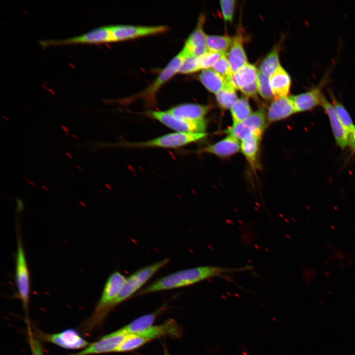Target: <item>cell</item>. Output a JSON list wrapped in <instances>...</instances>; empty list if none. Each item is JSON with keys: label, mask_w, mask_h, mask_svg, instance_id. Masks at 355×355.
Segmentation results:
<instances>
[{"label": "cell", "mask_w": 355, "mask_h": 355, "mask_svg": "<svg viewBox=\"0 0 355 355\" xmlns=\"http://www.w3.org/2000/svg\"><path fill=\"white\" fill-rule=\"evenodd\" d=\"M252 269V266L246 265L239 268L202 266L183 269L159 278L140 290L139 295L187 286L212 278H226L229 274L249 271Z\"/></svg>", "instance_id": "obj_1"}, {"label": "cell", "mask_w": 355, "mask_h": 355, "mask_svg": "<svg viewBox=\"0 0 355 355\" xmlns=\"http://www.w3.org/2000/svg\"><path fill=\"white\" fill-rule=\"evenodd\" d=\"M126 279V277L118 271L109 275L94 312L81 325V328L84 332H90L103 322L110 311V305L120 292Z\"/></svg>", "instance_id": "obj_2"}, {"label": "cell", "mask_w": 355, "mask_h": 355, "mask_svg": "<svg viewBox=\"0 0 355 355\" xmlns=\"http://www.w3.org/2000/svg\"><path fill=\"white\" fill-rule=\"evenodd\" d=\"M17 249L15 257V282L17 296L21 301L25 313L28 312L31 290L30 274L20 226L19 217H17Z\"/></svg>", "instance_id": "obj_3"}, {"label": "cell", "mask_w": 355, "mask_h": 355, "mask_svg": "<svg viewBox=\"0 0 355 355\" xmlns=\"http://www.w3.org/2000/svg\"><path fill=\"white\" fill-rule=\"evenodd\" d=\"M207 136L204 133L175 132L165 134L157 138L142 142H126L118 143L119 146L143 148L158 147L163 148H178L200 141Z\"/></svg>", "instance_id": "obj_4"}, {"label": "cell", "mask_w": 355, "mask_h": 355, "mask_svg": "<svg viewBox=\"0 0 355 355\" xmlns=\"http://www.w3.org/2000/svg\"><path fill=\"white\" fill-rule=\"evenodd\" d=\"M169 262V259L164 258L137 270L126 278L120 292L110 305L109 310L137 292L154 275Z\"/></svg>", "instance_id": "obj_5"}, {"label": "cell", "mask_w": 355, "mask_h": 355, "mask_svg": "<svg viewBox=\"0 0 355 355\" xmlns=\"http://www.w3.org/2000/svg\"><path fill=\"white\" fill-rule=\"evenodd\" d=\"M145 115L166 127L180 133H204L207 128L205 120L191 121L176 117L166 111L149 110Z\"/></svg>", "instance_id": "obj_6"}, {"label": "cell", "mask_w": 355, "mask_h": 355, "mask_svg": "<svg viewBox=\"0 0 355 355\" xmlns=\"http://www.w3.org/2000/svg\"><path fill=\"white\" fill-rule=\"evenodd\" d=\"M266 126V115L264 111L259 109L252 113L244 121L233 124L225 132L240 141L250 136L262 137Z\"/></svg>", "instance_id": "obj_7"}, {"label": "cell", "mask_w": 355, "mask_h": 355, "mask_svg": "<svg viewBox=\"0 0 355 355\" xmlns=\"http://www.w3.org/2000/svg\"><path fill=\"white\" fill-rule=\"evenodd\" d=\"M189 55L187 50L183 46L182 50L163 69L154 81L142 92L141 96L146 100L153 101L159 89L176 73H179L184 59Z\"/></svg>", "instance_id": "obj_8"}, {"label": "cell", "mask_w": 355, "mask_h": 355, "mask_svg": "<svg viewBox=\"0 0 355 355\" xmlns=\"http://www.w3.org/2000/svg\"><path fill=\"white\" fill-rule=\"evenodd\" d=\"M257 72L254 65L247 63L232 74L230 82L247 97H254L258 92Z\"/></svg>", "instance_id": "obj_9"}, {"label": "cell", "mask_w": 355, "mask_h": 355, "mask_svg": "<svg viewBox=\"0 0 355 355\" xmlns=\"http://www.w3.org/2000/svg\"><path fill=\"white\" fill-rule=\"evenodd\" d=\"M38 333V336L42 340L67 349L85 348L90 344L73 328H68L61 332L54 334L40 332Z\"/></svg>", "instance_id": "obj_10"}, {"label": "cell", "mask_w": 355, "mask_h": 355, "mask_svg": "<svg viewBox=\"0 0 355 355\" xmlns=\"http://www.w3.org/2000/svg\"><path fill=\"white\" fill-rule=\"evenodd\" d=\"M115 41L131 39L137 37L162 33L168 30L169 27L160 26L112 25Z\"/></svg>", "instance_id": "obj_11"}, {"label": "cell", "mask_w": 355, "mask_h": 355, "mask_svg": "<svg viewBox=\"0 0 355 355\" xmlns=\"http://www.w3.org/2000/svg\"><path fill=\"white\" fill-rule=\"evenodd\" d=\"M126 336L116 330L105 335L94 343H90L80 352L70 355H92L116 352Z\"/></svg>", "instance_id": "obj_12"}, {"label": "cell", "mask_w": 355, "mask_h": 355, "mask_svg": "<svg viewBox=\"0 0 355 355\" xmlns=\"http://www.w3.org/2000/svg\"><path fill=\"white\" fill-rule=\"evenodd\" d=\"M321 106L327 115L331 130L336 144L342 149L349 144L350 133L338 118L332 103L322 95Z\"/></svg>", "instance_id": "obj_13"}, {"label": "cell", "mask_w": 355, "mask_h": 355, "mask_svg": "<svg viewBox=\"0 0 355 355\" xmlns=\"http://www.w3.org/2000/svg\"><path fill=\"white\" fill-rule=\"evenodd\" d=\"M325 83L323 79L318 85L310 90L294 96H290L296 112H304L312 110L321 106L322 88Z\"/></svg>", "instance_id": "obj_14"}, {"label": "cell", "mask_w": 355, "mask_h": 355, "mask_svg": "<svg viewBox=\"0 0 355 355\" xmlns=\"http://www.w3.org/2000/svg\"><path fill=\"white\" fill-rule=\"evenodd\" d=\"M204 22V15H200L196 28L185 41L184 47L191 56H200L208 52L206 44L207 35L203 30Z\"/></svg>", "instance_id": "obj_15"}, {"label": "cell", "mask_w": 355, "mask_h": 355, "mask_svg": "<svg viewBox=\"0 0 355 355\" xmlns=\"http://www.w3.org/2000/svg\"><path fill=\"white\" fill-rule=\"evenodd\" d=\"M212 106L209 105H200L193 103L180 104L171 107L167 111L171 114L187 120L200 121L211 110Z\"/></svg>", "instance_id": "obj_16"}, {"label": "cell", "mask_w": 355, "mask_h": 355, "mask_svg": "<svg viewBox=\"0 0 355 355\" xmlns=\"http://www.w3.org/2000/svg\"><path fill=\"white\" fill-rule=\"evenodd\" d=\"M240 140L228 135L222 140L198 150V153H207L220 157L230 156L240 150Z\"/></svg>", "instance_id": "obj_17"}, {"label": "cell", "mask_w": 355, "mask_h": 355, "mask_svg": "<svg viewBox=\"0 0 355 355\" xmlns=\"http://www.w3.org/2000/svg\"><path fill=\"white\" fill-rule=\"evenodd\" d=\"M182 332L181 328L178 323L174 320L170 319L161 324L152 326L142 332L135 334L151 340L167 336L179 338Z\"/></svg>", "instance_id": "obj_18"}, {"label": "cell", "mask_w": 355, "mask_h": 355, "mask_svg": "<svg viewBox=\"0 0 355 355\" xmlns=\"http://www.w3.org/2000/svg\"><path fill=\"white\" fill-rule=\"evenodd\" d=\"M296 113L290 96L281 97L275 100L270 105L267 114V119L274 122L285 119Z\"/></svg>", "instance_id": "obj_19"}, {"label": "cell", "mask_w": 355, "mask_h": 355, "mask_svg": "<svg viewBox=\"0 0 355 355\" xmlns=\"http://www.w3.org/2000/svg\"><path fill=\"white\" fill-rule=\"evenodd\" d=\"M228 60L232 73L248 63L243 46V38L239 31L232 37V42L228 54Z\"/></svg>", "instance_id": "obj_20"}, {"label": "cell", "mask_w": 355, "mask_h": 355, "mask_svg": "<svg viewBox=\"0 0 355 355\" xmlns=\"http://www.w3.org/2000/svg\"><path fill=\"white\" fill-rule=\"evenodd\" d=\"M270 80L275 99L288 96L291 83V78L288 73L281 66L270 77Z\"/></svg>", "instance_id": "obj_21"}, {"label": "cell", "mask_w": 355, "mask_h": 355, "mask_svg": "<svg viewBox=\"0 0 355 355\" xmlns=\"http://www.w3.org/2000/svg\"><path fill=\"white\" fill-rule=\"evenodd\" d=\"M199 78L204 86L215 94L231 83L213 69L203 70Z\"/></svg>", "instance_id": "obj_22"}, {"label": "cell", "mask_w": 355, "mask_h": 355, "mask_svg": "<svg viewBox=\"0 0 355 355\" xmlns=\"http://www.w3.org/2000/svg\"><path fill=\"white\" fill-rule=\"evenodd\" d=\"M261 139L256 135H252L241 141V151L253 169L256 165Z\"/></svg>", "instance_id": "obj_23"}, {"label": "cell", "mask_w": 355, "mask_h": 355, "mask_svg": "<svg viewBox=\"0 0 355 355\" xmlns=\"http://www.w3.org/2000/svg\"><path fill=\"white\" fill-rule=\"evenodd\" d=\"M156 315L153 313L141 316L117 330L125 335L140 333L152 326Z\"/></svg>", "instance_id": "obj_24"}, {"label": "cell", "mask_w": 355, "mask_h": 355, "mask_svg": "<svg viewBox=\"0 0 355 355\" xmlns=\"http://www.w3.org/2000/svg\"><path fill=\"white\" fill-rule=\"evenodd\" d=\"M232 42V37L227 36H206L208 51L226 54V52L230 47Z\"/></svg>", "instance_id": "obj_25"}, {"label": "cell", "mask_w": 355, "mask_h": 355, "mask_svg": "<svg viewBox=\"0 0 355 355\" xmlns=\"http://www.w3.org/2000/svg\"><path fill=\"white\" fill-rule=\"evenodd\" d=\"M233 124L241 122L252 113V109L248 99L242 97L235 103L230 108Z\"/></svg>", "instance_id": "obj_26"}, {"label": "cell", "mask_w": 355, "mask_h": 355, "mask_svg": "<svg viewBox=\"0 0 355 355\" xmlns=\"http://www.w3.org/2000/svg\"><path fill=\"white\" fill-rule=\"evenodd\" d=\"M280 66L279 50L275 47L263 59L260 65L259 71L270 78Z\"/></svg>", "instance_id": "obj_27"}, {"label": "cell", "mask_w": 355, "mask_h": 355, "mask_svg": "<svg viewBox=\"0 0 355 355\" xmlns=\"http://www.w3.org/2000/svg\"><path fill=\"white\" fill-rule=\"evenodd\" d=\"M215 96L218 105L223 109H230L238 99L236 89L231 83L217 92Z\"/></svg>", "instance_id": "obj_28"}, {"label": "cell", "mask_w": 355, "mask_h": 355, "mask_svg": "<svg viewBox=\"0 0 355 355\" xmlns=\"http://www.w3.org/2000/svg\"><path fill=\"white\" fill-rule=\"evenodd\" d=\"M330 96L336 113L345 128L350 133L355 128L353 119L347 109L342 103L340 102L334 95L330 92Z\"/></svg>", "instance_id": "obj_29"}, {"label": "cell", "mask_w": 355, "mask_h": 355, "mask_svg": "<svg viewBox=\"0 0 355 355\" xmlns=\"http://www.w3.org/2000/svg\"><path fill=\"white\" fill-rule=\"evenodd\" d=\"M150 341V339L136 334L127 335L116 352H126L136 350Z\"/></svg>", "instance_id": "obj_30"}, {"label": "cell", "mask_w": 355, "mask_h": 355, "mask_svg": "<svg viewBox=\"0 0 355 355\" xmlns=\"http://www.w3.org/2000/svg\"><path fill=\"white\" fill-rule=\"evenodd\" d=\"M257 91L265 100H271L274 97L270 84V78L258 71L257 75Z\"/></svg>", "instance_id": "obj_31"}, {"label": "cell", "mask_w": 355, "mask_h": 355, "mask_svg": "<svg viewBox=\"0 0 355 355\" xmlns=\"http://www.w3.org/2000/svg\"><path fill=\"white\" fill-rule=\"evenodd\" d=\"M201 70L200 56H188L184 60L179 73L189 74Z\"/></svg>", "instance_id": "obj_32"}, {"label": "cell", "mask_w": 355, "mask_h": 355, "mask_svg": "<svg viewBox=\"0 0 355 355\" xmlns=\"http://www.w3.org/2000/svg\"><path fill=\"white\" fill-rule=\"evenodd\" d=\"M212 69L230 82L233 73L226 54L222 55L214 63Z\"/></svg>", "instance_id": "obj_33"}, {"label": "cell", "mask_w": 355, "mask_h": 355, "mask_svg": "<svg viewBox=\"0 0 355 355\" xmlns=\"http://www.w3.org/2000/svg\"><path fill=\"white\" fill-rule=\"evenodd\" d=\"M224 54L208 51L201 56V70H207L212 67L214 63Z\"/></svg>", "instance_id": "obj_34"}, {"label": "cell", "mask_w": 355, "mask_h": 355, "mask_svg": "<svg viewBox=\"0 0 355 355\" xmlns=\"http://www.w3.org/2000/svg\"><path fill=\"white\" fill-rule=\"evenodd\" d=\"M236 1L234 0H221L220 4L222 13L225 21L231 22L233 20Z\"/></svg>", "instance_id": "obj_35"}, {"label": "cell", "mask_w": 355, "mask_h": 355, "mask_svg": "<svg viewBox=\"0 0 355 355\" xmlns=\"http://www.w3.org/2000/svg\"><path fill=\"white\" fill-rule=\"evenodd\" d=\"M28 333L32 355H43L42 346L39 340L35 336L29 323L28 325Z\"/></svg>", "instance_id": "obj_36"}, {"label": "cell", "mask_w": 355, "mask_h": 355, "mask_svg": "<svg viewBox=\"0 0 355 355\" xmlns=\"http://www.w3.org/2000/svg\"><path fill=\"white\" fill-rule=\"evenodd\" d=\"M348 145L352 152L355 153V128L350 133Z\"/></svg>", "instance_id": "obj_37"}, {"label": "cell", "mask_w": 355, "mask_h": 355, "mask_svg": "<svg viewBox=\"0 0 355 355\" xmlns=\"http://www.w3.org/2000/svg\"><path fill=\"white\" fill-rule=\"evenodd\" d=\"M163 349H164V351H163L164 355H171L170 354V353H169L167 347L165 345H163Z\"/></svg>", "instance_id": "obj_38"}, {"label": "cell", "mask_w": 355, "mask_h": 355, "mask_svg": "<svg viewBox=\"0 0 355 355\" xmlns=\"http://www.w3.org/2000/svg\"><path fill=\"white\" fill-rule=\"evenodd\" d=\"M61 127H62V129L64 130V131L66 134H68V133H69V131L68 128L67 127H66V126H63V125H62V126H61Z\"/></svg>", "instance_id": "obj_39"}, {"label": "cell", "mask_w": 355, "mask_h": 355, "mask_svg": "<svg viewBox=\"0 0 355 355\" xmlns=\"http://www.w3.org/2000/svg\"><path fill=\"white\" fill-rule=\"evenodd\" d=\"M27 182H28L29 184H30L31 185H33V186H36V185L32 181H31V180H28V179L27 180Z\"/></svg>", "instance_id": "obj_40"}, {"label": "cell", "mask_w": 355, "mask_h": 355, "mask_svg": "<svg viewBox=\"0 0 355 355\" xmlns=\"http://www.w3.org/2000/svg\"><path fill=\"white\" fill-rule=\"evenodd\" d=\"M66 155H67L70 158H71V159L72 158V155H71V154L67 152V153H66Z\"/></svg>", "instance_id": "obj_41"}, {"label": "cell", "mask_w": 355, "mask_h": 355, "mask_svg": "<svg viewBox=\"0 0 355 355\" xmlns=\"http://www.w3.org/2000/svg\"><path fill=\"white\" fill-rule=\"evenodd\" d=\"M72 136L75 139L78 140L77 137L76 136V135H75L74 134H72Z\"/></svg>", "instance_id": "obj_42"}, {"label": "cell", "mask_w": 355, "mask_h": 355, "mask_svg": "<svg viewBox=\"0 0 355 355\" xmlns=\"http://www.w3.org/2000/svg\"><path fill=\"white\" fill-rule=\"evenodd\" d=\"M76 167L78 169H79L80 171H82V169H81L79 166H78V165H76Z\"/></svg>", "instance_id": "obj_43"}, {"label": "cell", "mask_w": 355, "mask_h": 355, "mask_svg": "<svg viewBox=\"0 0 355 355\" xmlns=\"http://www.w3.org/2000/svg\"><path fill=\"white\" fill-rule=\"evenodd\" d=\"M41 187H42V188H43L44 190H48V189H47L44 186L42 185Z\"/></svg>", "instance_id": "obj_44"}, {"label": "cell", "mask_w": 355, "mask_h": 355, "mask_svg": "<svg viewBox=\"0 0 355 355\" xmlns=\"http://www.w3.org/2000/svg\"><path fill=\"white\" fill-rule=\"evenodd\" d=\"M3 117H4V118H5V119H6V120L7 121H9V120H8V119H7V118H6V117H4V116H3Z\"/></svg>", "instance_id": "obj_45"}]
</instances>
